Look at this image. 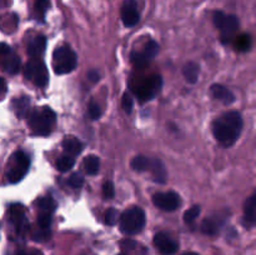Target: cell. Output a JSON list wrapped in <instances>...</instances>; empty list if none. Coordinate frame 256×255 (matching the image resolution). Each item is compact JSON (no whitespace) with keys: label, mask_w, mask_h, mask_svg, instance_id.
I'll return each instance as SVG.
<instances>
[{"label":"cell","mask_w":256,"mask_h":255,"mask_svg":"<svg viewBox=\"0 0 256 255\" xmlns=\"http://www.w3.org/2000/svg\"><path fill=\"white\" fill-rule=\"evenodd\" d=\"M242 130V118L238 112H225L212 124V135L225 148L232 146L239 139Z\"/></svg>","instance_id":"1"},{"label":"cell","mask_w":256,"mask_h":255,"mask_svg":"<svg viewBox=\"0 0 256 255\" xmlns=\"http://www.w3.org/2000/svg\"><path fill=\"white\" fill-rule=\"evenodd\" d=\"M146 222L144 210L138 206L129 208L120 216V230L126 235H135L142 232Z\"/></svg>","instance_id":"2"},{"label":"cell","mask_w":256,"mask_h":255,"mask_svg":"<svg viewBox=\"0 0 256 255\" xmlns=\"http://www.w3.org/2000/svg\"><path fill=\"white\" fill-rule=\"evenodd\" d=\"M55 122H56V115L50 108L46 106L38 112H32L29 118V125L32 132L36 135H42V136L50 134Z\"/></svg>","instance_id":"3"},{"label":"cell","mask_w":256,"mask_h":255,"mask_svg":"<svg viewBox=\"0 0 256 255\" xmlns=\"http://www.w3.org/2000/svg\"><path fill=\"white\" fill-rule=\"evenodd\" d=\"M214 25L220 30L222 42L224 44H229L239 29V19L235 15H225L222 12H215Z\"/></svg>","instance_id":"4"},{"label":"cell","mask_w":256,"mask_h":255,"mask_svg":"<svg viewBox=\"0 0 256 255\" xmlns=\"http://www.w3.org/2000/svg\"><path fill=\"white\" fill-rule=\"evenodd\" d=\"M76 54L68 46H60L52 54V66L56 74H69L76 68Z\"/></svg>","instance_id":"5"},{"label":"cell","mask_w":256,"mask_h":255,"mask_svg":"<svg viewBox=\"0 0 256 255\" xmlns=\"http://www.w3.org/2000/svg\"><path fill=\"white\" fill-rule=\"evenodd\" d=\"M24 75L26 79L34 82L39 88H44L48 84L49 75H48V69L45 66L44 62L39 58H32L26 66L24 68Z\"/></svg>","instance_id":"6"},{"label":"cell","mask_w":256,"mask_h":255,"mask_svg":"<svg viewBox=\"0 0 256 255\" xmlns=\"http://www.w3.org/2000/svg\"><path fill=\"white\" fill-rule=\"evenodd\" d=\"M29 158L22 152H16L12 156V164L8 170L6 178L10 182H18L24 178L29 170Z\"/></svg>","instance_id":"7"},{"label":"cell","mask_w":256,"mask_h":255,"mask_svg":"<svg viewBox=\"0 0 256 255\" xmlns=\"http://www.w3.org/2000/svg\"><path fill=\"white\" fill-rule=\"evenodd\" d=\"M160 88H162V78L155 75V76H150L140 82L138 88H135L134 92L142 102H145V100H150L152 98H154L159 92Z\"/></svg>","instance_id":"8"},{"label":"cell","mask_w":256,"mask_h":255,"mask_svg":"<svg viewBox=\"0 0 256 255\" xmlns=\"http://www.w3.org/2000/svg\"><path fill=\"white\" fill-rule=\"evenodd\" d=\"M152 202L155 206L165 212H174L180 206V196L174 192H156L152 196Z\"/></svg>","instance_id":"9"},{"label":"cell","mask_w":256,"mask_h":255,"mask_svg":"<svg viewBox=\"0 0 256 255\" xmlns=\"http://www.w3.org/2000/svg\"><path fill=\"white\" fill-rule=\"evenodd\" d=\"M154 244L162 255H172L179 249L176 240L172 239L166 232H158L154 236Z\"/></svg>","instance_id":"10"},{"label":"cell","mask_w":256,"mask_h":255,"mask_svg":"<svg viewBox=\"0 0 256 255\" xmlns=\"http://www.w3.org/2000/svg\"><path fill=\"white\" fill-rule=\"evenodd\" d=\"M122 20L126 28H132L139 22V9L135 0H125L122 6Z\"/></svg>","instance_id":"11"},{"label":"cell","mask_w":256,"mask_h":255,"mask_svg":"<svg viewBox=\"0 0 256 255\" xmlns=\"http://www.w3.org/2000/svg\"><path fill=\"white\" fill-rule=\"evenodd\" d=\"M210 92H212V98H215L216 100H220L224 104L229 105L232 102H235V96L226 86L222 84H214L210 88Z\"/></svg>","instance_id":"12"},{"label":"cell","mask_w":256,"mask_h":255,"mask_svg":"<svg viewBox=\"0 0 256 255\" xmlns=\"http://www.w3.org/2000/svg\"><path fill=\"white\" fill-rule=\"evenodd\" d=\"M255 208H256V194H252L249 199L245 202L244 216L242 222L246 228L254 226L255 224Z\"/></svg>","instance_id":"13"},{"label":"cell","mask_w":256,"mask_h":255,"mask_svg":"<svg viewBox=\"0 0 256 255\" xmlns=\"http://www.w3.org/2000/svg\"><path fill=\"white\" fill-rule=\"evenodd\" d=\"M10 220L12 222V224L16 226V229L20 232H24L28 226V222L25 219L24 210L20 205H12V209H10Z\"/></svg>","instance_id":"14"},{"label":"cell","mask_w":256,"mask_h":255,"mask_svg":"<svg viewBox=\"0 0 256 255\" xmlns=\"http://www.w3.org/2000/svg\"><path fill=\"white\" fill-rule=\"evenodd\" d=\"M149 172L152 174V178L159 184H165L166 182V168H165L164 162L160 159H152V164H150Z\"/></svg>","instance_id":"15"},{"label":"cell","mask_w":256,"mask_h":255,"mask_svg":"<svg viewBox=\"0 0 256 255\" xmlns=\"http://www.w3.org/2000/svg\"><path fill=\"white\" fill-rule=\"evenodd\" d=\"M46 48V39L42 35L35 36L28 45V54L32 58H39Z\"/></svg>","instance_id":"16"},{"label":"cell","mask_w":256,"mask_h":255,"mask_svg":"<svg viewBox=\"0 0 256 255\" xmlns=\"http://www.w3.org/2000/svg\"><path fill=\"white\" fill-rule=\"evenodd\" d=\"M62 149L66 152V155L74 158L75 155H79L82 152V144L76 138L68 136L62 140Z\"/></svg>","instance_id":"17"},{"label":"cell","mask_w":256,"mask_h":255,"mask_svg":"<svg viewBox=\"0 0 256 255\" xmlns=\"http://www.w3.org/2000/svg\"><path fill=\"white\" fill-rule=\"evenodd\" d=\"M199 72L200 68L196 62H189L184 65L182 68V74H184L185 80H186L189 84H195L199 79Z\"/></svg>","instance_id":"18"},{"label":"cell","mask_w":256,"mask_h":255,"mask_svg":"<svg viewBox=\"0 0 256 255\" xmlns=\"http://www.w3.org/2000/svg\"><path fill=\"white\" fill-rule=\"evenodd\" d=\"M150 164H152V159L148 156H144V155H136V156L132 158V162H130L132 169L138 172H142L149 170Z\"/></svg>","instance_id":"19"},{"label":"cell","mask_w":256,"mask_h":255,"mask_svg":"<svg viewBox=\"0 0 256 255\" xmlns=\"http://www.w3.org/2000/svg\"><path fill=\"white\" fill-rule=\"evenodd\" d=\"M82 168L88 175H95L99 172L100 160L96 155H88L82 162Z\"/></svg>","instance_id":"20"},{"label":"cell","mask_w":256,"mask_h":255,"mask_svg":"<svg viewBox=\"0 0 256 255\" xmlns=\"http://www.w3.org/2000/svg\"><path fill=\"white\" fill-rule=\"evenodd\" d=\"M14 110L15 114L19 118H25L29 114L30 110V99L28 96H22L20 99L15 100L14 102Z\"/></svg>","instance_id":"21"},{"label":"cell","mask_w":256,"mask_h":255,"mask_svg":"<svg viewBox=\"0 0 256 255\" xmlns=\"http://www.w3.org/2000/svg\"><path fill=\"white\" fill-rule=\"evenodd\" d=\"M2 56L6 58V62H5V70L10 74H16L20 69V59L16 55L12 54V52H6Z\"/></svg>","instance_id":"22"},{"label":"cell","mask_w":256,"mask_h":255,"mask_svg":"<svg viewBox=\"0 0 256 255\" xmlns=\"http://www.w3.org/2000/svg\"><path fill=\"white\" fill-rule=\"evenodd\" d=\"M220 229V222L215 218H206L202 224V230L204 234L215 235Z\"/></svg>","instance_id":"23"},{"label":"cell","mask_w":256,"mask_h":255,"mask_svg":"<svg viewBox=\"0 0 256 255\" xmlns=\"http://www.w3.org/2000/svg\"><path fill=\"white\" fill-rule=\"evenodd\" d=\"M36 205L39 208L40 212H46V214L50 215H52V212H55V208H56V204L50 196L40 198L36 202Z\"/></svg>","instance_id":"24"},{"label":"cell","mask_w":256,"mask_h":255,"mask_svg":"<svg viewBox=\"0 0 256 255\" xmlns=\"http://www.w3.org/2000/svg\"><path fill=\"white\" fill-rule=\"evenodd\" d=\"M74 164H75L74 158L70 156V155L65 154V155H62V156H60L59 159H58L56 168H58V170H59V172H68V170L72 169V168L74 166Z\"/></svg>","instance_id":"25"},{"label":"cell","mask_w":256,"mask_h":255,"mask_svg":"<svg viewBox=\"0 0 256 255\" xmlns=\"http://www.w3.org/2000/svg\"><path fill=\"white\" fill-rule=\"evenodd\" d=\"M250 46H252V38L248 34H244L238 38L236 42H235V49L238 52H248Z\"/></svg>","instance_id":"26"},{"label":"cell","mask_w":256,"mask_h":255,"mask_svg":"<svg viewBox=\"0 0 256 255\" xmlns=\"http://www.w3.org/2000/svg\"><path fill=\"white\" fill-rule=\"evenodd\" d=\"M132 62L136 68H146L149 65L150 60L145 56L144 52H132Z\"/></svg>","instance_id":"27"},{"label":"cell","mask_w":256,"mask_h":255,"mask_svg":"<svg viewBox=\"0 0 256 255\" xmlns=\"http://www.w3.org/2000/svg\"><path fill=\"white\" fill-rule=\"evenodd\" d=\"M158 50H159V45H158L156 42H154V40H150V42H146V45H145V49H144V54L145 56L148 58V59L152 62V59H154L155 55L158 54Z\"/></svg>","instance_id":"28"},{"label":"cell","mask_w":256,"mask_h":255,"mask_svg":"<svg viewBox=\"0 0 256 255\" xmlns=\"http://www.w3.org/2000/svg\"><path fill=\"white\" fill-rule=\"evenodd\" d=\"M200 215V206L195 205V206H192L189 210H186L184 214V222H188V224H192L196 220V218Z\"/></svg>","instance_id":"29"},{"label":"cell","mask_w":256,"mask_h":255,"mask_svg":"<svg viewBox=\"0 0 256 255\" xmlns=\"http://www.w3.org/2000/svg\"><path fill=\"white\" fill-rule=\"evenodd\" d=\"M68 184L72 189H79L84 184V178L79 174V172H74V174L70 175L69 180H68Z\"/></svg>","instance_id":"30"},{"label":"cell","mask_w":256,"mask_h":255,"mask_svg":"<svg viewBox=\"0 0 256 255\" xmlns=\"http://www.w3.org/2000/svg\"><path fill=\"white\" fill-rule=\"evenodd\" d=\"M38 224H39L40 229L49 230L50 224H52V215L46 214V212H40L39 218H38Z\"/></svg>","instance_id":"31"},{"label":"cell","mask_w":256,"mask_h":255,"mask_svg":"<svg viewBox=\"0 0 256 255\" xmlns=\"http://www.w3.org/2000/svg\"><path fill=\"white\" fill-rule=\"evenodd\" d=\"M118 220V212L114 208H109L105 212V222L108 225H114Z\"/></svg>","instance_id":"32"},{"label":"cell","mask_w":256,"mask_h":255,"mask_svg":"<svg viewBox=\"0 0 256 255\" xmlns=\"http://www.w3.org/2000/svg\"><path fill=\"white\" fill-rule=\"evenodd\" d=\"M102 195H104L105 199H112V198H114L115 188L112 182H106L102 185Z\"/></svg>","instance_id":"33"},{"label":"cell","mask_w":256,"mask_h":255,"mask_svg":"<svg viewBox=\"0 0 256 255\" xmlns=\"http://www.w3.org/2000/svg\"><path fill=\"white\" fill-rule=\"evenodd\" d=\"M100 115H102V109H100L99 105L95 102H92L89 104V116L92 118V120L99 119Z\"/></svg>","instance_id":"34"},{"label":"cell","mask_w":256,"mask_h":255,"mask_svg":"<svg viewBox=\"0 0 256 255\" xmlns=\"http://www.w3.org/2000/svg\"><path fill=\"white\" fill-rule=\"evenodd\" d=\"M48 8H49V0H35V9L39 12L40 18L44 16Z\"/></svg>","instance_id":"35"},{"label":"cell","mask_w":256,"mask_h":255,"mask_svg":"<svg viewBox=\"0 0 256 255\" xmlns=\"http://www.w3.org/2000/svg\"><path fill=\"white\" fill-rule=\"evenodd\" d=\"M122 109L125 110V112H128V114H130L132 110V99L130 98L129 94H124V96H122Z\"/></svg>","instance_id":"36"},{"label":"cell","mask_w":256,"mask_h":255,"mask_svg":"<svg viewBox=\"0 0 256 255\" xmlns=\"http://www.w3.org/2000/svg\"><path fill=\"white\" fill-rule=\"evenodd\" d=\"M86 76H88V79H89L92 82H99V79H100L99 72H96L95 69L89 70V72H88V74H86Z\"/></svg>","instance_id":"37"},{"label":"cell","mask_w":256,"mask_h":255,"mask_svg":"<svg viewBox=\"0 0 256 255\" xmlns=\"http://www.w3.org/2000/svg\"><path fill=\"white\" fill-rule=\"evenodd\" d=\"M5 92H6V84H5V80L0 78V95L4 94Z\"/></svg>","instance_id":"38"},{"label":"cell","mask_w":256,"mask_h":255,"mask_svg":"<svg viewBox=\"0 0 256 255\" xmlns=\"http://www.w3.org/2000/svg\"><path fill=\"white\" fill-rule=\"evenodd\" d=\"M18 255H34V254H32V252H19V254Z\"/></svg>","instance_id":"39"},{"label":"cell","mask_w":256,"mask_h":255,"mask_svg":"<svg viewBox=\"0 0 256 255\" xmlns=\"http://www.w3.org/2000/svg\"><path fill=\"white\" fill-rule=\"evenodd\" d=\"M182 255H198V254H195V252H186V254H182Z\"/></svg>","instance_id":"40"}]
</instances>
